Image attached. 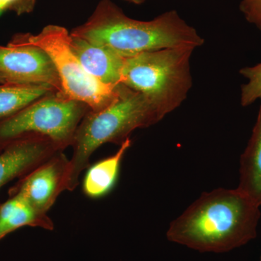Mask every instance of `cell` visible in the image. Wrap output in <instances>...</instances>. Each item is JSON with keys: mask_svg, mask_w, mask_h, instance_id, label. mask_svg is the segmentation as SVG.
<instances>
[{"mask_svg": "<svg viewBox=\"0 0 261 261\" xmlns=\"http://www.w3.org/2000/svg\"><path fill=\"white\" fill-rule=\"evenodd\" d=\"M56 92L47 84H0V121Z\"/></svg>", "mask_w": 261, "mask_h": 261, "instance_id": "obj_14", "label": "cell"}, {"mask_svg": "<svg viewBox=\"0 0 261 261\" xmlns=\"http://www.w3.org/2000/svg\"><path fill=\"white\" fill-rule=\"evenodd\" d=\"M87 105L54 92L0 121V152L12 142L29 137L49 139L64 151L72 146Z\"/></svg>", "mask_w": 261, "mask_h": 261, "instance_id": "obj_5", "label": "cell"}, {"mask_svg": "<svg viewBox=\"0 0 261 261\" xmlns=\"http://www.w3.org/2000/svg\"><path fill=\"white\" fill-rule=\"evenodd\" d=\"M7 83V81L5 80L4 76L0 73V84H5Z\"/></svg>", "mask_w": 261, "mask_h": 261, "instance_id": "obj_21", "label": "cell"}, {"mask_svg": "<svg viewBox=\"0 0 261 261\" xmlns=\"http://www.w3.org/2000/svg\"><path fill=\"white\" fill-rule=\"evenodd\" d=\"M240 10L247 22L261 31V0H242Z\"/></svg>", "mask_w": 261, "mask_h": 261, "instance_id": "obj_16", "label": "cell"}, {"mask_svg": "<svg viewBox=\"0 0 261 261\" xmlns=\"http://www.w3.org/2000/svg\"><path fill=\"white\" fill-rule=\"evenodd\" d=\"M238 189L261 206V104L251 137L240 159Z\"/></svg>", "mask_w": 261, "mask_h": 261, "instance_id": "obj_13", "label": "cell"}, {"mask_svg": "<svg viewBox=\"0 0 261 261\" xmlns=\"http://www.w3.org/2000/svg\"><path fill=\"white\" fill-rule=\"evenodd\" d=\"M36 0H17L9 8L18 15L29 13L32 12L35 7Z\"/></svg>", "mask_w": 261, "mask_h": 261, "instance_id": "obj_17", "label": "cell"}, {"mask_svg": "<svg viewBox=\"0 0 261 261\" xmlns=\"http://www.w3.org/2000/svg\"><path fill=\"white\" fill-rule=\"evenodd\" d=\"M240 73L248 80L241 87V105L250 106L257 99L261 100V63L255 66L245 67Z\"/></svg>", "mask_w": 261, "mask_h": 261, "instance_id": "obj_15", "label": "cell"}, {"mask_svg": "<svg viewBox=\"0 0 261 261\" xmlns=\"http://www.w3.org/2000/svg\"><path fill=\"white\" fill-rule=\"evenodd\" d=\"M123 1L128 2V3H132V4L141 5L147 2V0H123Z\"/></svg>", "mask_w": 261, "mask_h": 261, "instance_id": "obj_19", "label": "cell"}, {"mask_svg": "<svg viewBox=\"0 0 261 261\" xmlns=\"http://www.w3.org/2000/svg\"><path fill=\"white\" fill-rule=\"evenodd\" d=\"M130 145L132 140L127 139L116 153L87 168L82 185L86 196L89 198H101L112 191L118 181L122 160Z\"/></svg>", "mask_w": 261, "mask_h": 261, "instance_id": "obj_12", "label": "cell"}, {"mask_svg": "<svg viewBox=\"0 0 261 261\" xmlns=\"http://www.w3.org/2000/svg\"><path fill=\"white\" fill-rule=\"evenodd\" d=\"M162 119L145 95L120 84L118 95L111 104L98 111H89L81 121L71 146L67 190L73 191L78 186L81 173L89 167L96 149L106 143L121 146L134 130Z\"/></svg>", "mask_w": 261, "mask_h": 261, "instance_id": "obj_3", "label": "cell"}, {"mask_svg": "<svg viewBox=\"0 0 261 261\" xmlns=\"http://www.w3.org/2000/svg\"><path fill=\"white\" fill-rule=\"evenodd\" d=\"M195 49L166 48L126 58L121 84L145 95L164 118L181 106L192 89Z\"/></svg>", "mask_w": 261, "mask_h": 261, "instance_id": "obj_4", "label": "cell"}, {"mask_svg": "<svg viewBox=\"0 0 261 261\" xmlns=\"http://www.w3.org/2000/svg\"><path fill=\"white\" fill-rule=\"evenodd\" d=\"M68 171L69 159L61 151L19 178L8 194L23 196L38 211L47 214L59 195L67 190Z\"/></svg>", "mask_w": 261, "mask_h": 261, "instance_id": "obj_8", "label": "cell"}, {"mask_svg": "<svg viewBox=\"0 0 261 261\" xmlns=\"http://www.w3.org/2000/svg\"><path fill=\"white\" fill-rule=\"evenodd\" d=\"M13 39L42 49L50 58L59 76L65 97L87 105L91 111L106 108L118 95L119 85H105L89 75L70 44V35L65 27L48 25L37 34H17Z\"/></svg>", "mask_w": 261, "mask_h": 261, "instance_id": "obj_6", "label": "cell"}, {"mask_svg": "<svg viewBox=\"0 0 261 261\" xmlns=\"http://www.w3.org/2000/svg\"><path fill=\"white\" fill-rule=\"evenodd\" d=\"M61 151L46 137L34 136L12 142L0 152V189L15 178L23 177Z\"/></svg>", "mask_w": 261, "mask_h": 261, "instance_id": "obj_9", "label": "cell"}, {"mask_svg": "<svg viewBox=\"0 0 261 261\" xmlns=\"http://www.w3.org/2000/svg\"><path fill=\"white\" fill-rule=\"evenodd\" d=\"M24 226L53 230L54 224L47 214L38 211L23 196L10 195L0 204V240Z\"/></svg>", "mask_w": 261, "mask_h": 261, "instance_id": "obj_11", "label": "cell"}, {"mask_svg": "<svg viewBox=\"0 0 261 261\" xmlns=\"http://www.w3.org/2000/svg\"><path fill=\"white\" fill-rule=\"evenodd\" d=\"M259 261H261V255H260V260H259Z\"/></svg>", "mask_w": 261, "mask_h": 261, "instance_id": "obj_22", "label": "cell"}, {"mask_svg": "<svg viewBox=\"0 0 261 261\" xmlns=\"http://www.w3.org/2000/svg\"><path fill=\"white\" fill-rule=\"evenodd\" d=\"M125 58L166 48L203 45L197 31L172 10L151 20L127 16L111 0H101L88 20L70 33Z\"/></svg>", "mask_w": 261, "mask_h": 261, "instance_id": "obj_2", "label": "cell"}, {"mask_svg": "<svg viewBox=\"0 0 261 261\" xmlns=\"http://www.w3.org/2000/svg\"><path fill=\"white\" fill-rule=\"evenodd\" d=\"M5 10H6V8H5L4 4H3V0H0V13Z\"/></svg>", "mask_w": 261, "mask_h": 261, "instance_id": "obj_20", "label": "cell"}, {"mask_svg": "<svg viewBox=\"0 0 261 261\" xmlns=\"http://www.w3.org/2000/svg\"><path fill=\"white\" fill-rule=\"evenodd\" d=\"M17 0H3V4H4L5 8L9 9L10 7L12 6Z\"/></svg>", "mask_w": 261, "mask_h": 261, "instance_id": "obj_18", "label": "cell"}, {"mask_svg": "<svg viewBox=\"0 0 261 261\" xmlns=\"http://www.w3.org/2000/svg\"><path fill=\"white\" fill-rule=\"evenodd\" d=\"M260 206L239 190L203 192L169 225L167 238L202 252H226L257 237Z\"/></svg>", "mask_w": 261, "mask_h": 261, "instance_id": "obj_1", "label": "cell"}, {"mask_svg": "<svg viewBox=\"0 0 261 261\" xmlns=\"http://www.w3.org/2000/svg\"><path fill=\"white\" fill-rule=\"evenodd\" d=\"M70 44L89 75L109 87H116L121 84L122 73L126 58L108 48L94 45L71 35Z\"/></svg>", "mask_w": 261, "mask_h": 261, "instance_id": "obj_10", "label": "cell"}, {"mask_svg": "<svg viewBox=\"0 0 261 261\" xmlns=\"http://www.w3.org/2000/svg\"><path fill=\"white\" fill-rule=\"evenodd\" d=\"M0 73L7 83L47 84L63 93L61 80L49 56L40 48L12 39L0 46Z\"/></svg>", "mask_w": 261, "mask_h": 261, "instance_id": "obj_7", "label": "cell"}]
</instances>
